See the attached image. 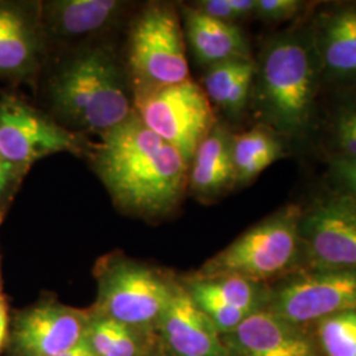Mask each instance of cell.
<instances>
[{
	"label": "cell",
	"mask_w": 356,
	"mask_h": 356,
	"mask_svg": "<svg viewBox=\"0 0 356 356\" xmlns=\"http://www.w3.org/2000/svg\"><path fill=\"white\" fill-rule=\"evenodd\" d=\"M145 356H166V355H164V353H161V351H152V350H151V351H149V353H148V354H147V355Z\"/></svg>",
	"instance_id": "cell-32"
},
{
	"label": "cell",
	"mask_w": 356,
	"mask_h": 356,
	"mask_svg": "<svg viewBox=\"0 0 356 356\" xmlns=\"http://www.w3.org/2000/svg\"><path fill=\"white\" fill-rule=\"evenodd\" d=\"M254 64V60H232L207 67L201 86L213 107H223L236 81Z\"/></svg>",
	"instance_id": "cell-23"
},
{
	"label": "cell",
	"mask_w": 356,
	"mask_h": 356,
	"mask_svg": "<svg viewBox=\"0 0 356 356\" xmlns=\"http://www.w3.org/2000/svg\"><path fill=\"white\" fill-rule=\"evenodd\" d=\"M302 214L297 204L285 206L211 257L195 277L235 276L261 284L280 276L301 254Z\"/></svg>",
	"instance_id": "cell-4"
},
{
	"label": "cell",
	"mask_w": 356,
	"mask_h": 356,
	"mask_svg": "<svg viewBox=\"0 0 356 356\" xmlns=\"http://www.w3.org/2000/svg\"><path fill=\"white\" fill-rule=\"evenodd\" d=\"M91 160L115 204L134 216H168L188 191L191 163L136 113L101 135Z\"/></svg>",
	"instance_id": "cell-1"
},
{
	"label": "cell",
	"mask_w": 356,
	"mask_h": 356,
	"mask_svg": "<svg viewBox=\"0 0 356 356\" xmlns=\"http://www.w3.org/2000/svg\"><path fill=\"white\" fill-rule=\"evenodd\" d=\"M185 288L188 289L193 301L204 312L207 318L213 322V325L216 326V330L219 331L220 335H225L227 332L235 330L243 321L250 316V314H245L242 310H238L232 306L225 304L214 296L198 289L191 284Z\"/></svg>",
	"instance_id": "cell-24"
},
{
	"label": "cell",
	"mask_w": 356,
	"mask_h": 356,
	"mask_svg": "<svg viewBox=\"0 0 356 356\" xmlns=\"http://www.w3.org/2000/svg\"><path fill=\"white\" fill-rule=\"evenodd\" d=\"M85 143L22 99L13 95L0 98V152L20 175L47 156L83 153Z\"/></svg>",
	"instance_id": "cell-8"
},
{
	"label": "cell",
	"mask_w": 356,
	"mask_h": 356,
	"mask_svg": "<svg viewBox=\"0 0 356 356\" xmlns=\"http://www.w3.org/2000/svg\"><path fill=\"white\" fill-rule=\"evenodd\" d=\"M8 334V307L4 296L0 293V353L6 343V338Z\"/></svg>",
	"instance_id": "cell-30"
},
{
	"label": "cell",
	"mask_w": 356,
	"mask_h": 356,
	"mask_svg": "<svg viewBox=\"0 0 356 356\" xmlns=\"http://www.w3.org/2000/svg\"><path fill=\"white\" fill-rule=\"evenodd\" d=\"M156 330L172 356H226L222 337L213 322L178 284Z\"/></svg>",
	"instance_id": "cell-14"
},
{
	"label": "cell",
	"mask_w": 356,
	"mask_h": 356,
	"mask_svg": "<svg viewBox=\"0 0 356 356\" xmlns=\"http://www.w3.org/2000/svg\"><path fill=\"white\" fill-rule=\"evenodd\" d=\"M97 312L138 330L156 329L178 282L164 272L127 257H110L98 268Z\"/></svg>",
	"instance_id": "cell-6"
},
{
	"label": "cell",
	"mask_w": 356,
	"mask_h": 356,
	"mask_svg": "<svg viewBox=\"0 0 356 356\" xmlns=\"http://www.w3.org/2000/svg\"><path fill=\"white\" fill-rule=\"evenodd\" d=\"M319 346L326 356H356V309L321 319Z\"/></svg>",
	"instance_id": "cell-22"
},
{
	"label": "cell",
	"mask_w": 356,
	"mask_h": 356,
	"mask_svg": "<svg viewBox=\"0 0 356 356\" xmlns=\"http://www.w3.org/2000/svg\"><path fill=\"white\" fill-rule=\"evenodd\" d=\"M134 108L153 134L177 148L189 163L218 123L202 86L191 79L134 92Z\"/></svg>",
	"instance_id": "cell-7"
},
{
	"label": "cell",
	"mask_w": 356,
	"mask_h": 356,
	"mask_svg": "<svg viewBox=\"0 0 356 356\" xmlns=\"http://www.w3.org/2000/svg\"><path fill=\"white\" fill-rule=\"evenodd\" d=\"M284 156L285 149L280 135L264 124H259L241 135H234L232 161L236 185L250 184Z\"/></svg>",
	"instance_id": "cell-19"
},
{
	"label": "cell",
	"mask_w": 356,
	"mask_h": 356,
	"mask_svg": "<svg viewBox=\"0 0 356 356\" xmlns=\"http://www.w3.org/2000/svg\"><path fill=\"white\" fill-rule=\"evenodd\" d=\"M312 32L322 78L356 91V4L321 13Z\"/></svg>",
	"instance_id": "cell-15"
},
{
	"label": "cell",
	"mask_w": 356,
	"mask_h": 356,
	"mask_svg": "<svg viewBox=\"0 0 356 356\" xmlns=\"http://www.w3.org/2000/svg\"><path fill=\"white\" fill-rule=\"evenodd\" d=\"M191 285L209 293L223 301L225 304L242 310L245 314H252L257 310L266 309L269 300L267 292L260 282L245 280L235 276L197 279L191 281Z\"/></svg>",
	"instance_id": "cell-21"
},
{
	"label": "cell",
	"mask_w": 356,
	"mask_h": 356,
	"mask_svg": "<svg viewBox=\"0 0 356 356\" xmlns=\"http://www.w3.org/2000/svg\"><path fill=\"white\" fill-rule=\"evenodd\" d=\"M19 176L20 173L16 170V168L11 165L0 152V202L7 197Z\"/></svg>",
	"instance_id": "cell-29"
},
{
	"label": "cell",
	"mask_w": 356,
	"mask_h": 356,
	"mask_svg": "<svg viewBox=\"0 0 356 356\" xmlns=\"http://www.w3.org/2000/svg\"><path fill=\"white\" fill-rule=\"evenodd\" d=\"M331 173L343 189L344 197L356 204V159L335 157L331 161Z\"/></svg>",
	"instance_id": "cell-27"
},
{
	"label": "cell",
	"mask_w": 356,
	"mask_h": 356,
	"mask_svg": "<svg viewBox=\"0 0 356 356\" xmlns=\"http://www.w3.org/2000/svg\"><path fill=\"white\" fill-rule=\"evenodd\" d=\"M321 76L312 29H291L269 38L256 63L251 101L261 124L289 139L313 126Z\"/></svg>",
	"instance_id": "cell-2"
},
{
	"label": "cell",
	"mask_w": 356,
	"mask_h": 356,
	"mask_svg": "<svg viewBox=\"0 0 356 356\" xmlns=\"http://www.w3.org/2000/svg\"><path fill=\"white\" fill-rule=\"evenodd\" d=\"M301 242L314 270H356V204L341 195L301 219Z\"/></svg>",
	"instance_id": "cell-10"
},
{
	"label": "cell",
	"mask_w": 356,
	"mask_h": 356,
	"mask_svg": "<svg viewBox=\"0 0 356 356\" xmlns=\"http://www.w3.org/2000/svg\"><path fill=\"white\" fill-rule=\"evenodd\" d=\"M184 28L176 8L149 3L134 20L127 41L132 92L177 85L191 79Z\"/></svg>",
	"instance_id": "cell-5"
},
{
	"label": "cell",
	"mask_w": 356,
	"mask_h": 356,
	"mask_svg": "<svg viewBox=\"0 0 356 356\" xmlns=\"http://www.w3.org/2000/svg\"><path fill=\"white\" fill-rule=\"evenodd\" d=\"M194 7L204 15L226 23L236 24V22H239V17L231 7L229 0H202L198 1Z\"/></svg>",
	"instance_id": "cell-28"
},
{
	"label": "cell",
	"mask_w": 356,
	"mask_h": 356,
	"mask_svg": "<svg viewBox=\"0 0 356 356\" xmlns=\"http://www.w3.org/2000/svg\"><path fill=\"white\" fill-rule=\"evenodd\" d=\"M184 35L200 65L252 60L248 40L236 24L210 17L195 7H182Z\"/></svg>",
	"instance_id": "cell-16"
},
{
	"label": "cell",
	"mask_w": 356,
	"mask_h": 356,
	"mask_svg": "<svg viewBox=\"0 0 356 356\" xmlns=\"http://www.w3.org/2000/svg\"><path fill=\"white\" fill-rule=\"evenodd\" d=\"M47 38L41 6L0 1V76L26 81L35 76L44 60Z\"/></svg>",
	"instance_id": "cell-11"
},
{
	"label": "cell",
	"mask_w": 356,
	"mask_h": 356,
	"mask_svg": "<svg viewBox=\"0 0 356 356\" xmlns=\"http://www.w3.org/2000/svg\"><path fill=\"white\" fill-rule=\"evenodd\" d=\"M232 136L225 124L216 123L198 145L191 159L188 177V191L195 198L204 202L214 201L236 185Z\"/></svg>",
	"instance_id": "cell-17"
},
{
	"label": "cell",
	"mask_w": 356,
	"mask_h": 356,
	"mask_svg": "<svg viewBox=\"0 0 356 356\" xmlns=\"http://www.w3.org/2000/svg\"><path fill=\"white\" fill-rule=\"evenodd\" d=\"M222 337L226 356H321L313 338L294 325L261 309Z\"/></svg>",
	"instance_id": "cell-13"
},
{
	"label": "cell",
	"mask_w": 356,
	"mask_h": 356,
	"mask_svg": "<svg viewBox=\"0 0 356 356\" xmlns=\"http://www.w3.org/2000/svg\"><path fill=\"white\" fill-rule=\"evenodd\" d=\"M48 94L64 127L86 132L102 135L135 113L127 69L103 45L65 58L51 74Z\"/></svg>",
	"instance_id": "cell-3"
},
{
	"label": "cell",
	"mask_w": 356,
	"mask_h": 356,
	"mask_svg": "<svg viewBox=\"0 0 356 356\" xmlns=\"http://www.w3.org/2000/svg\"><path fill=\"white\" fill-rule=\"evenodd\" d=\"M144 332L114 319L92 314L85 337L97 356H145L151 347Z\"/></svg>",
	"instance_id": "cell-20"
},
{
	"label": "cell",
	"mask_w": 356,
	"mask_h": 356,
	"mask_svg": "<svg viewBox=\"0 0 356 356\" xmlns=\"http://www.w3.org/2000/svg\"><path fill=\"white\" fill-rule=\"evenodd\" d=\"M126 8L118 0H56L41 6V19L47 36L85 38L113 26Z\"/></svg>",
	"instance_id": "cell-18"
},
{
	"label": "cell",
	"mask_w": 356,
	"mask_h": 356,
	"mask_svg": "<svg viewBox=\"0 0 356 356\" xmlns=\"http://www.w3.org/2000/svg\"><path fill=\"white\" fill-rule=\"evenodd\" d=\"M90 316L57 302H42L20 313L13 342L20 356H58L74 347L86 332Z\"/></svg>",
	"instance_id": "cell-12"
},
{
	"label": "cell",
	"mask_w": 356,
	"mask_h": 356,
	"mask_svg": "<svg viewBox=\"0 0 356 356\" xmlns=\"http://www.w3.org/2000/svg\"><path fill=\"white\" fill-rule=\"evenodd\" d=\"M58 356H97L95 353L92 351L91 346H90L86 337H83L78 343L72 347L70 350L65 351L64 354Z\"/></svg>",
	"instance_id": "cell-31"
},
{
	"label": "cell",
	"mask_w": 356,
	"mask_h": 356,
	"mask_svg": "<svg viewBox=\"0 0 356 356\" xmlns=\"http://www.w3.org/2000/svg\"><path fill=\"white\" fill-rule=\"evenodd\" d=\"M335 145L341 156L356 159V104L344 106L334 120Z\"/></svg>",
	"instance_id": "cell-25"
},
{
	"label": "cell",
	"mask_w": 356,
	"mask_h": 356,
	"mask_svg": "<svg viewBox=\"0 0 356 356\" xmlns=\"http://www.w3.org/2000/svg\"><path fill=\"white\" fill-rule=\"evenodd\" d=\"M304 7L298 0H256L254 16L268 23H280L296 17Z\"/></svg>",
	"instance_id": "cell-26"
},
{
	"label": "cell",
	"mask_w": 356,
	"mask_h": 356,
	"mask_svg": "<svg viewBox=\"0 0 356 356\" xmlns=\"http://www.w3.org/2000/svg\"><path fill=\"white\" fill-rule=\"evenodd\" d=\"M268 310L302 326L356 309V270H313L269 292Z\"/></svg>",
	"instance_id": "cell-9"
}]
</instances>
